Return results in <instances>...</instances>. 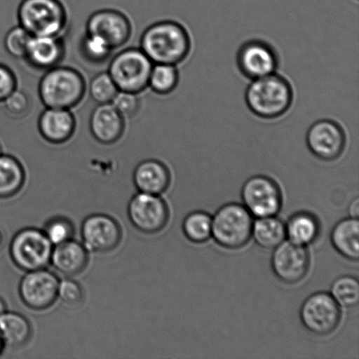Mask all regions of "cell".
Masks as SVG:
<instances>
[{
  "label": "cell",
  "instance_id": "obj_40",
  "mask_svg": "<svg viewBox=\"0 0 359 359\" xmlns=\"http://www.w3.org/2000/svg\"><path fill=\"white\" fill-rule=\"evenodd\" d=\"M4 349H5V344H4L1 337H0V355L2 354Z\"/></svg>",
  "mask_w": 359,
  "mask_h": 359
},
{
  "label": "cell",
  "instance_id": "obj_16",
  "mask_svg": "<svg viewBox=\"0 0 359 359\" xmlns=\"http://www.w3.org/2000/svg\"><path fill=\"white\" fill-rule=\"evenodd\" d=\"M132 31L128 17L114 9L97 11L91 14L86 23V33L104 39L114 50L129 41Z\"/></svg>",
  "mask_w": 359,
  "mask_h": 359
},
{
  "label": "cell",
  "instance_id": "obj_31",
  "mask_svg": "<svg viewBox=\"0 0 359 359\" xmlns=\"http://www.w3.org/2000/svg\"><path fill=\"white\" fill-rule=\"evenodd\" d=\"M89 93L98 104H110L118 93L117 86L109 73L101 72L90 81Z\"/></svg>",
  "mask_w": 359,
  "mask_h": 359
},
{
  "label": "cell",
  "instance_id": "obj_20",
  "mask_svg": "<svg viewBox=\"0 0 359 359\" xmlns=\"http://www.w3.org/2000/svg\"><path fill=\"white\" fill-rule=\"evenodd\" d=\"M88 252L83 244L70 239L54 246L50 264L62 276H76L86 269L89 263Z\"/></svg>",
  "mask_w": 359,
  "mask_h": 359
},
{
  "label": "cell",
  "instance_id": "obj_21",
  "mask_svg": "<svg viewBox=\"0 0 359 359\" xmlns=\"http://www.w3.org/2000/svg\"><path fill=\"white\" fill-rule=\"evenodd\" d=\"M133 182L139 192L160 196L170 188V171L160 161H144L133 172Z\"/></svg>",
  "mask_w": 359,
  "mask_h": 359
},
{
  "label": "cell",
  "instance_id": "obj_42",
  "mask_svg": "<svg viewBox=\"0 0 359 359\" xmlns=\"http://www.w3.org/2000/svg\"><path fill=\"white\" fill-rule=\"evenodd\" d=\"M2 154V149H1V147H0V154Z\"/></svg>",
  "mask_w": 359,
  "mask_h": 359
},
{
  "label": "cell",
  "instance_id": "obj_41",
  "mask_svg": "<svg viewBox=\"0 0 359 359\" xmlns=\"http://www.w3.org/2000/svg\"><path fill=\"white\" fill-rule=\"evenodd\" d=\"M3 244V235L1 233V231H0V248H1Z\"/></svg>",
  "mask_w": 359,
  "mask_h": 359
},
{
  "label": "cell",
  "instance_id": "obj_25",
  "mask_svg": "<svg viewBox=\"0 0 359 359\" xmlns=\"http://www.w3.org/2000/svg\"><path fill=\"white\" fill-rule=\"evenodd\" d=\"M26 173L15 157L0 154V198H11L23 188Z\"/></svg>",
  "mask_w": 359,
  "mask_h": 359
},
{
  "label": "cell",
  "instance_id": "obj_9",
  "mask_svg": "<svg viewBox=\"0 0 359 359\" xmlns=\"http://www.w3.org/2000/svg\"><path fill=\"white\" fill-rule=\"evenodd\" d=\"M243 205L256 218L276 216L283 206L278 183L266 175L249 178L241 189Z\"/></svg>",
  "mask_w": 359,
  "mask_h": 359
},
{
  "label": "cell",
  "instance_id": "obj_34",
  "mask_svg": "<svg viewBox=\"0 0 359 359\" xmlns=\"http://www.w3.org/2000/svg\"><path fill=\"white\" fill-rule=\"evenodd\" d=\"M111 104L125 119L138 114L142 104L139 94L121 90L116 94Z\"/></svg>",
  "mask_w": 359,
  "mask_h": 359
},
{
  "label": "cell",
  "instance_id": "obj_19",
  "mask_svg": "<svg viewBox=\"0 0 359 359\" xmlns=\"http://www.w3.org/2000/svg\"><path fill=\"white\" fill-rule=\"evenodd\" d=\"M65 54L62 37L32 36L24 59L28 65L38 70H47L58 66Z\"/></svg>",
  "mask_w": 359,
  "mask_h": 359
},
{
  "label": "cell",
  "instance_id": "obj_35",
  "mask_svg": "<svg viewBox=\"0 0 359 359\" xmlns=\"http://www.w3.org/2000/svg\"><path fill=\"white\" fill-rule=\"evenodd\" d=\"M3 103L7 114L13 118H23L30 111V98L23 90L16 89Z\"/></svg>",
  "mask_w": 359,
  "mask_h": 359
},
{
  "label": "cell",
  "instance_id": "obj_14",
  "mask_svg": "<svg viewBox=\"0 0 359 359\" xmlns=\"http://www.w3.org/2000/svg\"><path fill=\"white\" fill-rule=\"evenodd\" d=\"M237 65L242 75L252 81L276 73L279 57L276 49L267 42L251 40L239 48Z\"/></svg>",
  "mask_w": 359,
  "mask_h": 359
},
{
  "label": "cell",
  "instance_id": "obj_3",
  "mask_svg": "<svg viewBox=\"0 0 359 359\" xmlns=\"http://www.w3.org/2000/svg\"><path fill=\"white\" fill-rule=\"evenodd\" d=\"M39 97L46 108L70 110L86 93L83 76L70 67L56 66L45 72L39 83Z\"/></svg>",
  "mask_w": 359,
  "mask_h": 359
},
{
  "label": "cell",
  "instance_id": "obj_5",
  "mask_svg": "<svg viewBox=\"0 0 359 359\" xmlns=\"http://www.w3.org/2000/svg\"><path fill=\"white\" fill-rule=\"evenodd\" d=\"M253 217L243 204H224L212 217L211 238L222 248H244L252 238Z\"/></svg>",
  "mask_w": 359,
  "mask_h": 359
},
{
  "label": "cell",
  "instance_id": "obj_6",
  "mask_svg": "<svg viewBox=\"0 0 359 359\" xmlns=\"http://www.w3.org/2000/svg\"><path fill=\"white\" fill-rule=\"evenodd\" d=\"M154 63L140 48H128L112 58L108 73L118 90L140 94L149 87Z\"/></svg>",
  "mask_w": 359,
  "mask_h": 359
},
{
  "label": "cell",
  "instance_id": "obj_12",
  "mask_svg": "<svg viewBox=\"0 0 359 359\" xmlns=\"http://www.w3.org/2000/svg\"><path fill=\"white\" fill-rule=\"evenodd\" d=\"M307 146L313 156L325 161H333L342 156L346 147V135L339 123L321 119L307 133Z\"/></svg>",
  "mask_w": 359,
  "mask_h": 359
},
{
  "label": "cell",
  "instance_id": "obj_17",
  "mask_svg": "<svg viewBox=\"0 0 359 359\" xmlns=\"http://www.w3.org/2000/svg\"><path fill=\"white\" fill-rule=\"evenodd\" d=\"M76 128L75 116L67 109L46 108L38 121L42 138L54 145H61L72 140Z\"/></svg>",
  "mask_w": 359,
  "mask_h": 359
},
{
  "label": "cell",
  "instance_id": "obj_8",
  "mask_svg": "<svg viewBox=\"0 0 359 359\" xmlns=\"http://www.w3.org/2000/svg\"><path fill=\"white\" fill-rule=\"evenodd\" d=\"M302 325L309 332L327 336L335 332L341 320L340 306L327 292H316L309 295L300 311Z\"/></svg>",
  "mask_w": 359,
  "mask_h": 359
},
{
  "label": "cell",
  "instance_id": "obj_32",
  "mask_svg": "<svg viewBox=\"0 0 359 359\" xmlns=\"http://www.w3.org/2000/svg\"><path fill=\"white\" fill-rule=\"evenodd\" d=\"M43 232L53 245L72 239L75 227L72 222L63 217H53L45 224Z\"/></svg>",
  "mask_w": 359,
  "mask_h": 359
},
{
  "label": "cell",
  "instance_id": "obj_37",
  "mask_svg": "<svg viewBox=\"0 0 359 359\" xmlns=\"http://www.w3.org/2000/svg\"><path fill=\"white\" fill-rule=\"evenodd\" d=\"M17 89L15 74L8 67L0 65V103Z\"/></svg>",
  "mask_w": 359,
  "mask_h": 359
},
{
  "label": "cell",
  "instance_id": "obj_38",
  "mask_svg": "<svg viewBox=\"0 0 359 359\" xmlns=\"http://www.w3.org/2000/svg\"><path fill=\"white\" fill-rule=\"evenodd\" d=\"M349 215L351 217L358 218L359 215V201L358 198L354 199L350 204Z\"/></svg>",
  "mask_w": 359,
  "mask_h": 359
},
{
  "label": "cell",
  "instance_id": "obj_11",
  "mask_svg": "<svg viewBox=\"0 0 359 359\" xmlns=\"http://www.w3.org/2000/svg\"><path fill=\"white\" fill-rule=\"evenodd\" d=\"M59 283L58 277L50 271H30L20 281V297L23 304L33 311H46L57 300Z\"/></svg>",
  "mask_w": 359,
  "mask_h": 359
},
{
  "label": "cell",
  "instance_id": "obj_26",
  "mask_svg": "<svg viewBox=\"0 0 359 359\" xmlns=\"http://www.w3.org/2000/svg\"><path fill=\"white\" fill-rule=\"evenodd\" d=\"M252 237L264 249H274L286 241V225L276 216L253 221Z\"/></svg>",
  "mask_w": 359,
  "mask_h": 359
},
{
  "label": "cell",
  "instance_id": "obj_10",
  "mask_svg": "<svg viewBox=\"0 0 359 359\" xmlns=\"http://www.w3.org/2000/svg\"><path fill=\"white\" fill-rule=\"evenodd\" d=\"M128 213L137 230L156 234L163 230L170 219L168 204L160 196L139 192L130 200Z\"/></svg>",
  "mask_w": 359,
  "mask_h": 359
},
{
  "label": "cell",
  "instance_id": "obj_23",
  "mask_svg": "<svg viewBox=\"0 0 359 359\" xmlns=\"http://www.w3.org/2000/svg\"><path fill=\"white\" fill-rule=\"evenodd\" d=\"M33 328L23 315L16 312L3 313L0 316V337L5 346L18 349L30 342Z\"/></svg>",
  "mask_w": 359,
  "mask_h": 359
},
{
  "label": "cell",
  "instance_id": "obj_29",
  "mask_svg": "<svg viewBox=\"0 0 359 359\" xmlns=\"http://www.w3.org/2000/svg\"><path fill=\"white\" fill-rule=\"evenodd\" d=\"M330 294L339 306L353 308L359 302V283L357 278L343 276L334 280Z\"/></svg>",
  "mask_w": 359,
  "mask_h": 359
},
{
  "label": "cell",
  "instance_id": "obj_28",
  "mask_svg": "<svg viewBox=\"0 0 359 359\" xmlns=\"http://www.w3.org/2000/svg\"><path fill=\"white\" fill-rule=\"evenodd\" d=\"M179 72L175 65L154 63L151 70L149 87L159 95H168L177 89Z\"/></svg>",
  "mask_w": 359,
  "mask_h": 359
},
{
  "label": "cell",
  "instance_id": "obj_27",
  "mask_svg": "<svg viewBox=\"0 0 359 359\" xmlns=\"http://www.w3.org/2000/svg\"><path fill=\"white\" fill-rule=\"evenodd\" d=\"M212 217L205 211L198 210L187 215L182 223V231L189 241L203 244L211 238Z\"/></svg>",
  "mask_w": 359,
  "mask_h": 359
},
{
  "label": "cell",
  "instance_id": "obj_1",
  "mask_svg": "<svg viewBox=\"0 0 359 359\" xmlns=\"http://www.w3.org/2000/svg\"><path fill=\"white\" fill-rule=\"evenodd\" d=\"M140 49L154 63L180 65L191 49L188 31L175 21L165 20L151 25L140 39Z\"/></svg>",
  "mask_w": 359,
  "mask_h": 359
},
{
  "label": "cell",
  "instance_id": "obj_39",
  "mask_svg": "<svg viewBox=\"0 0 359 359\" xmlns=\"http://www.w3.org/2000/svg\"><path fill=\"white\" fill-rule=\"evenodd\" d=\"M6 311V306L5 302L3 301V299L0 297V316Z\"/></svg>",
  "mask_w": 359,
  "mask_h": 359
},
{
  "label": "cell",
  "instance_id": "obj_13",
  "mask_svg": "<svg viewBox=\"0 0 359 359\" xmlns=\"http://www.w3.org/2000/svg\"><path fill=\"white\" fill-rule=\"evenodd\" d=\"M271 265L273 273L280 281L297 284L307 276L311 256L306 246L284 241L274 248Z\"/></svg>",
  "mask_w": 359,
  "mask_h": 359
},
{
  "label": "cell",
  "instance_id": "obj_2",
  "mask_svg": "<svg viewBox=\"0 0 359 359\" xmlns=\"http://www.w3.org/2000/svg\"><path fill=\"white\" fill-rule=\"evenodd\" d=\"M293 100L290 83L276 73L252 80L245 91L250 111L264 119L281 117L290 110Z\"/></svg>",
  "mask_w": 359,
  "mask_h": 359
},
{
  "label": "cell",
  "instance_id": "obj_24",
  "mask_svg": "<svg viewBox=\"0 0 359 359\" xmlns=\"http://www.w3.org/2000/svg\"><path fill=\"white\" fill-rule=\"evenodd\" d=\"M285 225L288 241L304 246L314 243L321 231L318 218L308 211H300L292 215Z\"/></svg>",
  "mask_w": 359,
  "mask_h": 359
},
{
  "label": "cell",
  "instance_id": "obj_7",
  "mask_svg": "<svg viewBox=\"0 0 359 359\" xmlns=\"http://www.w3.org/2000/svg\"><path fill=\"white\" fill-rule=\"evenodd\" d=\"M53 245L43 231L26 228L17 232L10 245V256L20 269H43L50 264Z\"/></svg>",
  "mask_w": 359,
  "mask_h": 359
},
{
  "label": "cell",
  "instance_id": "obj_36",
  "mask_svg": "<svg viewBox=\"0 0 359 359\" xmlns=\"http://www.w3.org/2000/svg\"><path fill=\"white\" fill-rule=\"evenodd\" d=\"M58 298L69 306H79L84 301V291L77 281L66 278L60 281Z\"/></svg>",
  "mask_w": 359,
  "mask_h": 359
},
{
  "label": "cell",
  "instance_id": "obj_30",
  "mask_svg": "<svg viewBox=\"0 0 359 359\" xmlns=\"http://www.w3.org/2000/svg\"><path fill=\"white\" fill-rule=\"evenodd\" d=\"M114 52L107 41L96 34L86 33L81 41L80 53L86 62L102 65L111 57Z\"/></svg>",
  "mask_w": 359,
  "mask_h": 359
},
{
  "label": "cell",
  "instance_id": "obj_33",
  "mask_svg": "<svg viewBox=\"0 0 359 359\" xmlns=\"http://www.w3.org/2000/svg\"><path fill=\"white\" fill-rule=\"evenodd\" d=\"M32 35L23 27L17 26L8 31L5 37V48L13 57L24 59Z\"/></svg>",
  "mask_w": 359,
  "mask_h": 359
},
{
  "label": "cell",
  "instance_id": "obj_15",
  "mask_svg": "<svg viewBox=\"0 0 359 359\" xmlns=\"http://www.w3.org/2000/svg\"><path fill=\"white\" fill-rule=\"evenodd\" d=\"M83 245L93 252L114 251L121 244V225L114 217L104 214H93L86 218L81 229Z\"/></svg>",
  "mask_w": 359,
  "mask_h": 359
},
{
  "label": "cell",
  "instance_id": "obj_4",
  "mask_svg": "<svg viewBox=\"0 0 359 359\" xmlns=\"http://www.w3.org/2000/svg\"><path fill=\"white\" fill-rule=\"evenodd\" d=\"M18 20L32 36L62 37L68 25V13L61 0H22Z\"/></svg>",
  "mask_w": 359,
  "mask_h": 359
},
{
  "label": "cell",
  "instance_id": "obj_22",
  "mask_svg": "<svg viewBox=\"0 0 359 359\" xmlns=\"http://www.w3.org/2000/svg\"><path fill=\"white\" fill-rule=\"evenodd\" d=\"M330 242L334 249L347 259L358 262L359 259L358 218H344L333 227Z\"/></svg>",
  "mask_w": 359,
  "mask_h": 359
},
{
  "label": "cell",
  "instance_id": "obj_18",
  "mask_svg": "<svg viewBox=\"0 0 359 359\" xmlns=\"http://www.w3.org/2000/svg\"><path fill=\"white\" fill-rule=\"evenodd\" d=\"M125 128V118L111 103L98 104L90 115L91 135L104 145L118 142L124 135Z\"/></svg>",
  "mask_w": 359,
  "mask_h": 359
}]
</instances>
